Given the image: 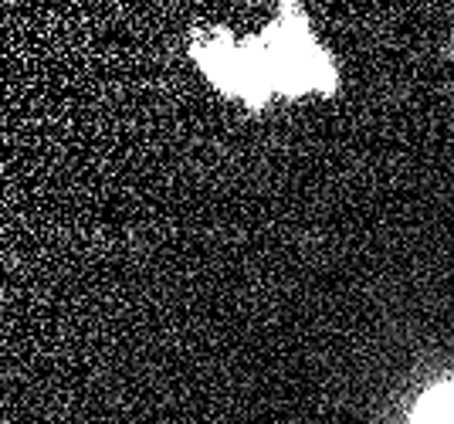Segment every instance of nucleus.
<instances>
[{"instance_id":"f257e3e1","label":"nucleus","mask_w":454,"mask_h":424,"mask_svg":"<svg viewBox=\"0 0 454 424\" xmlns=\"http://www.w3.org/2000/svg\"><path fill=\"white\" fill-rule=\"evenodd\" d=\"M414 424H454V387H437L427 397H420Z\"/></svg>"}]
</instances>
